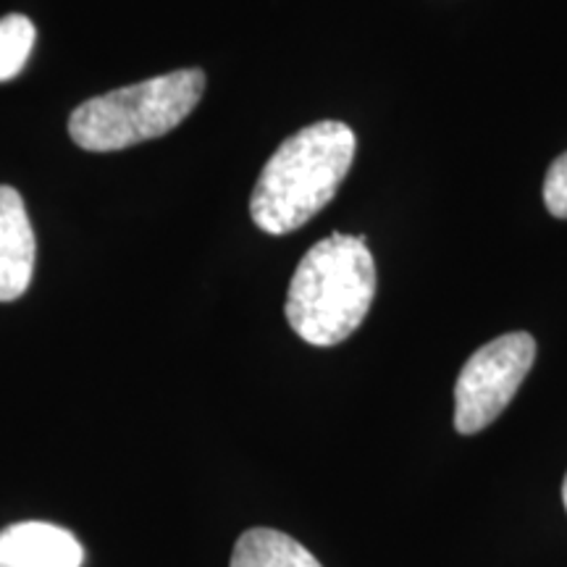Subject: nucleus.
Masks as SVG:
<instances>
[{"label":"nucleus","instance_id":"1","mask_svg":"<svg viewBox=\"0 0 567 567\" xmlns=\"http://www.w3.org/2000/svg\"><path fill=\"white\" fill-rule=\"evenodd\" d=\"M358 137L342 122H318L287 137L258 176L250 216L268 234H289L334 200L350 174Z\"/></svg>","mask_w":567,"mask_h":567},{"label":"nucleus","instance_id":"2","mask_svg":"<svg viewBox=\"0 0 567 567\" xmlns=\"http://www.w3.org/2000/svg\"><path fill=\"white\" fill-rule=\"evenodd\" d=\"M375 297L365 237L331 234L305 252L287 292V321L302 342L334 347L360 329Z\"/></svg>","mask_w":567,"mask_h":567},{"label":"nucleus","instance_id":"3","mask_svg":"<svg viewBox=\"0 0 567 567\" xmlns=\"http://www.w3.org/2000/svg\"><path fill=\"white\" fill-rule=\"evenodd\" d=\"M205 92L200 69H179L130 87L90 97L69 118V134L82 151L113 153L163 137L197 109Z\"/></svg>","mask_w":567,"mask_h":567},{"label":"nucleus","instance_id":"4","mask_svg":"<svg viewBox=\"0 0 567 567\" xmlns=\"http://www.w3.org/2000/svg\"><path fill=\"white\" fill-rule=\"evenodd\" d=\"M536 360V342L526 331H513L471 354L455 384V429L473 436L492 425L505 410Z\"/></svg>","mask_w":567,"mask_h":567},{"label":"nucleus","instance_id":"5","mask_svg":"<svg viewBox=\"0 0 567 567\" xmlns=\"http://www.w3.org/2000/svg\"><path fill=\"white\" fill-rule=\"evenodd\" d=\"M34 229L24 197L0 184V302H13L30 289L34 274Z\"/></svg>","mask_w":567,"mask_h":567},{"label":"nucleus","instance_id":"6","mask_svg":"<svg viewBox=\"0 0 567 567\" xmlns=\"http://www.w3.org/2000/svg\"><path fill=\"white\" fill-rule=\"evenodd\" d=\"M84 549L71 530L24 520L0 530V567H82Z\"/></svg>","mask_w":567,"mask_h":567},{"label":"nucleus","instance_id":"7","mask_svg":"<svg viewBox=\"0 0 567 567\" xmlns=\"http://www.w3.org/2000/svg\"><path fill=\"white\" fill-rule=\"evenodd\" d=\"M229 567H323L295 542L274 528H250L237 538Z\"/></svg>","mask_w":567,"mask_h":567},{"label":"nucleus","instance_id":"8","mask_svg":"<svg viewBox=\"0 0 567 567\" xmlns=\"http://www.w3.org/2000/svg\"><path fill=\"white\" fill-rule=\"evenodd\" d=\"M38 30L21 13H9L0 19V82H9L30 61Z\"/></svg>","mask_w":567,"mask_h":567},{"label":"nucleus","instance_id":"9","mask_svg":"<svg viewBox=\"0 0 567 567\" xmlns=\"http://www.w3.org/2000/svg\"><path fill=\"white\" fill-rule=\"evenodd\" d=\"M544 203L555 218H567V153L551 163L544 179Z\"/></svg>","mask_w":567,"mask_h":567},{"label":"nucleus","instance_id":"10","mask_svg":"<svg viewBox=\"0 0 567 567\" xmlns=\"http://www.w3.org/2000/svg\"><path fill=\"white\" fill-rule=\"evenodd\" d=\"M563 502H565V509H567V473H565V481H563Z\"/></svg>","mask_w":567,"mask_h":567}]
</instances>
